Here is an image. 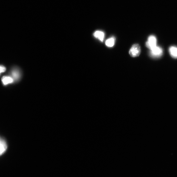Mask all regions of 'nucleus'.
<instances>
[{
  "mask_svg": "<svg viewBox=\"0 0 177 177\" xmlns=\"http://www.w3.org/2000/svg\"><path fill=\"white\" fill-rule=\"evenodd\" d=\"M115 42V38L114 37H112L105 42V44L108 47H111L114 45Z\"/></svg>",
  "mask_w": 177,
  "mask_h": 177,
  "instance_id": "nucleus-7",
  "label": "nucleus"
},
{
  "mask_svg": "<svg viewBox=\"0 0 177 177\" xmlns=\"http://www.w3.org/2000/svg\"><path fill=\"white\" fill-rule=\"evenodd\" d=\"M12 75H13V76L15 78H18L19 77L18 73L16 71H14L12 73Z\"/></svg>",
  "mask_w": 177,
  "mask_h": 177,
  "instance_id": "nucleus-10",
  "label": "nucleus"
},
{
  "mask_svg": "<svg viewBox=\"0 0 177 177\" xmlns=\"http://www.w3.org/2000/svg\"></svg>",
  "mask_w": 177,
  "mask_h": 177,
  "instance_id": "nucleus-11",
  "label": "nucleus"
},
{
  "mask_svg": "<svg viewBox=\"0 0 177 177\" xmlns=\"http://www.w3.org/2000/svg\"><path fill=\"white\" fill-rule=\"evenodd\" d=\"M6 70L5 67L2 66H0V74L5 72Z\"/></svg>",
  "mask_w": 177,
  "mask_h": 177,
  "instance_id": "nucleus-9",
  "label": "nucleus"
},
{
  "mask_svg": "<svg viewBox=\"0 0 177 177\" xmlns=\"http://www.w3.org/2000/svg\"><path fill=\"white\" fill-rule=\"evenodd\" d=\"M7 148V145L5 142L0 140V155L5 152Z\"/></svg>",
  "mask_w": 177,
  "mask_h": 177,
  "instance_id": "nucleus-6",
  "label": "nucleus"
},
{
  "mask_svg": "<svg viewBox=\"0 0 177 177\" xmlns=\"http://www.w3.org/2000/svg\"><path fill=\"white\" fill-rule=\"evenodd\" d=\"M2 81L4 85H6L13 82V79L9 77H4L2 79Z\"/></svg>",
  "mask_w": 177,
  "mask_h": 177,
  "instance_id": "nucleus-8",
  "label": "nucleus"
},
{
  "mask_svg": "<svg viewBox=\"0 0 177 177\" xmlns=\"http://www.w3.org/2000/svg\"><path fill=\"white\" fill-rule=\"evenodd\" d=\"M129 54L130 56L135 57L140 56L141 53V48L139 44L133 45L130 50Z\"/></svg>",
  "mask_w": 177,
  "mask_h": 177,
  "instance_id": "nucleus-1",
  "label": "nucleus"
},
{
  "mask_svg": "<svg viewBox=\"0 0 177 177\" xmlns=\"http://www.w3.org/2000/svg\"><path fill=\"white\" fill-rule=\"evenodd\" d=\"M94 36L96 38L98 39L101 41L103 42V41L105 33L103 32L97 31L94 33Z\"/></svg>",
  "mask_w": 177,
  "mask_h": 177,
  "instance_id": "nucleus-4",
  "label": "nucleus"
},
{
  "mask_svg": "<svg viewBox=\"0 0 177 177\" xmlns=\"http://www.w3.org/2000/svg\"><path fill=\"white\" fill-rule=\"evenodd\" d=\"M157 39L156 37L153 35L149 36L148 40L146 42V47L150 50L157 46Z\"/></svg>",
  "mask_w": 177,
  "mask_h": 177,
  "instance_id": "nucleus-2",
  "label": "nucleus"
},
{
  "mask_svg": "<svg viewBox=\"0 0 177 177\" xmlns=\"http://www.w3.org/2000/svg\"><path fill=\"white\" fill-rule=\"evenodd\" d=\"M169 52L172 57L177 58V47L174 46H171L169 49Z\"/></svg>",
  "mask_w": 177,
  "mask_h": 177,
  "instance_id": "nucleus-5",
  "label": "nucleus"
},
{
  "mask_svg": "<svg viewBox=\"0 0 177 177\" xmlns=\"http://www.w3.org/2000/svg\"><path fill=\"white\" fill-rule=\"evenodd\" d=\"M162 49L157 46L151 50L150 53V56L154 58L159 57L162 55Z\"/></svg>",
  "mask_w": 177,
  "mask_h": 177,
  "instance_id": "nucleus-3",
  "label": "nucleus"
}]
</instances>
